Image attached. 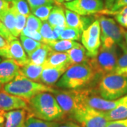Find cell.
<instances>
[{
	"instance_id": "8fae6325",
	"label": "cell",
	"mask_w": 127,
	"mask_h": 127,
	"mask_svg": "<svg viewBox=\"0 0 127 127\" xmlns=\"http://www.w3.org/2000/svg\"><path fill=\"white\" fill-rule=\"evenodd\" d=\"M18 109H28L27 100L4 91H0V110L9 112Z\"/></svg>"
},
{
	"instance_id": "1f68e13d",
	"label": "cell",
	"mask_w": 127,
	"mask_h": 127,
	"mask_svg": "<svg viewBox=\"0 0 127 127\" xmlns=\"http://www.w3.org/2000/svg\"><path fill=\"white\" fill-rule=\"evenodd\" d=\"M42 25V21L40 18L36 17L33 14H31L27 17L26 28L31 31L39 32Z\"/></svg>"
},
{
	"instance_id": "7dc6e473",
	"label": "cell",
	"mask_w": 127,
	"mask_h": 127,
	"mask_svg": "<svg viewBox=\"0 0 127 127\" xmlns=\"http://www.w3.org/2000/svg\"><path fill=\"white\" fill-rule=\"evenodd\" d=\"M19 127H25V125H24V124H22V125H21V126H20Z\"/></svg>"
},
{
	"instance_id": "ee69618b",
	"label": "cell",
	"mask_w": 127,
	"mask_h": 127,
	"mask_svg": "<svg viewBox=\"0 0 127 127\" xmlns=\"http://www.w3.org/2000/svg\"><path fill=\"white\" fill-rule=\"evenodd\" d=\"M5 112L0 110V127H4L5 123Z\"/></svg>"
},
{
	"instance_id": "d590c367",
	"label": "cell",
	"mask_w": 127,
	"mask_h": 127,
	"mask_svg": "<svg viewBox=\"0 0 127 127\" xmlns=\"http://www.w3.org/2000/svg\"><path fill=\"white\" fill-rule=\"evenodd\" d=\"M21 35L28 37H30L31 39H33L37 41V42H40L41 43H44V44L47 43V41L42 37V36L41 35L40 33V32L31 31L28 30L27 28H24L23 31L21 32Z\"/></svg>"
},
{
	"instance_id": "8d00e7d4",
	"label": "cell",
	"mask_w": 127,
	"mask_h": 127,
	"mask_svg": "<svg viewBox=\"0 0 127 127\" xmlns=\"http://www.w3.org/2000/svg\"><path fill=\"white\" fill-rule=\"evenodd\" d=\"M31 10L47 4H56L53 0H26Z\"/></svg>"
},
{
	"instance_id": "f907efd6",
	"label": "cell",
	"mask_w": 127,
	"mask_h": 127,
	"mask_svg": "<svg viewBox=\"0 0 127 127\" xmlns=\"http://www.w3.org/2000/svg\"><path fill=\"white\" fill-rule=\"evenodd\" d=\"M5 1H11V0H5Z\"/></svg>"
},
{
	"instance_id": "816d5d0a",
	"label": "cell",
	"mask_w": 127,
	"mask_h": 127,
	"mask_svg": "<svg viewBox=\"0 0 127 127\" xmlns=\"http://www.w3.org/2000/svg\"><path fill=\"white\" fill-rule=\"evenodd\" d=\"M0 62H1V59H0Z\"/></svg>"
},
{
	"instance_id": "b9f144b4",
	"label": "cell",
	"mask_w": 127,
	"mask_h": 127,
	"mask_svg": "<svg viewBox=\"0 0 127 127\" xmlns=\"http://www.w3.org/2000/svg\"><path fill=\"white\" fill-rule=\"evenodd\" d=\"M55 127H82L79 126L78 124L76 123L71 122H66L58 123L57 122V124Z\"/></svg>"
},
{
	"instance_id": "9c48e42d",
	"label": "cell",
	"mask_w": 127,
	"mask_h": 127,
	"mask_svg": "<svg viewBox=\"0 0 127 127\" xmlns=\"http://www.w3.org/2000/svg\"><path fill=\"white\" fill-rule=\"evenodd\" d=\"M64 112L70 116L73 111L83 104L81 89L80 90H57L52 93Z\"/></svg>"
},
{
	"instance_id": "7c38bea8",
	"label": "cell",
	"mask_w": 127,
	"mask_h": 127,
	"mask_svg": "<svg viewBox=\"0 0 127 127\" xmlns=\"http://www.w3.org/2000/svg\"><path fill=\"white\" fill-rule=\"evenodd\" d=\"M21 74V67L11 59L0 62V83L6 84Z\"/></svg>"
},
{
	"instance_id": "7a4b0ae2",
	"label": "cell",
	"mask_w": 127,
	"mask_h": 127,
	"mask_svg": "<svg viewBox=\"0 0 127 127\" xmlns=\"http://www.w3.org/2000/svg\"><path fill=\"white\" fill-rule=\"evenodd\" d=\"M97 76H99L87 63L73 64L66 69L56 86L68 90L84 89L94 82Z\"/></svg>"
},
{
	"instance_id": "83f0119b",
	"label": "cell",
	"mask_w": 127,
	"mask_h": 127,
	"mask_svg": "<svg viewBox=\"0 0 127 127\" xmlns=\"http://www.w3.org/2000/svg\"><path fill=\"white\" fill-rule=\"evenodd\" d=\"M11 6L16 12L28 17L31 15V9L26 0H11Z\"/></svg>"
},
{
	"instance_id": "30bf717a",
	"label": "cell",
	"mask_w": 127,
	"mask_h": 127,
	"mask_svg": "<svg viewBox=\"0 0 127 127\" xmlns=\"http://www.w3.org/2000/svg\"><path fill=\"white\" fill-rule=\"evenodd\" d=\"M64 6L81 16L99 14L104 9L103 0H73L64 3Z\"/></svg>"
},
{
	"instance_id": "ffe728a7",
	"label": "cell",
	"mask_w": 127,
	"mask_h": 127,
	"mask_svg": "<svg viewBox=\"0 0 127 127\" xmlns=\"http://www.w3.org/2000/svg\"><path fill=\"white\" fill-rule=\"evenodd\" d=\"M66 52L68 55L69 62L71 65L77 64L86 63L88 59L86 48L82 45L75 47L72 49L68 50Z\"/></svg>"
},
{
	"instance_id": "44dd1931",
	"label": "cell",
	"mask_w": 127,
	"mask_h": 127,
	"mask_svg": "<svg viewBox=\"0 0 127 127\" xmlns=\"http://www.w3.org/2000/svg\"><path fill=\"white\" fill-rule=\"evenodd\" d=\"M52 51V48L47 44L42 43L32 55L29 57L30 62L36 65H42L45 62L48 55Z\"/></svg>"
},
{
	"instance_id": "52a82bcc",
	"label": "cell",
	"mask_w": 127,
	"mask_h": 127,
	"mask_svg": "<svg viewBox=\"0 0 127 127\" xmlns=\"http://www.w3.org/2000/svg\"><path fill=\"white\" fill-rule=\"evenodd\" d=\"M69 117L82 127H106L109 122L104 112L93 109L84 104L78 107Z\"/></svg>"
},
{
	"instance_id": "8992f818",
	"label": "cell",
	"mask_w": 127,
	"mask_h": 127,
	"mask_svg": "<svg viewBox=\"0 0 127 127\" xmlns=\"http://www.w3.org/2000/svg\"><path fill=\"white\" fill-rule=\"evenodd\" d=\"M101 28V44L102 47H112L119 46L122 48L127 45L124 42L125 30L116 23L113 18L104 16L98 17Z\"/></svg>"
},
{
	"instance_id": "4fadbf2b",
	"label": "cell",
	"mask_w": 127,
	"mask_h": 127,
	"mask_svg": "<svg viewBox=\"0 0 127 127\" xmlns=\"http://www.w3.org/2000/svg\"><path fill=\"white\" fill-rule=\"evenodd\" d=\"M65 16L67 27L75 28L82 32L93 22V18L87 16H81L67 9H65Z\"/></svg>"
},
{
	"instance_id": "cb8c5ba5",
	"label": "cell",
	"mask_w": 127,
	"mask_h": 127,
	"mask_svg": "<svg viewBox=\"0 0 127 127\" xmlns=\"http://www.w3.org/2000/svg\"><path fill=\"white\" fill-rule=\"evenodd\" d=\"M1 21L14 37H18L16 31V16L14 11L11 8V6L8 10V11L4 14Z\"/></svg>"
},
{
	"instance_id": "74e56055",
	"label": "cell",
	"mask_w": 127,
	"mask_h": 127,
	"mask_svg": "<svg viewBox=\"0 0 127 127\" xmlns=\"http://www.w3.org/2000/svg\"><path fill=\"white\" fill-rule=\"evenodd\" d=\"M8 47L9 42L0 35V57L8 59Z\"/></svg>"
},
{
	"instance_id": "277c9868",
	"label": "cell",
	"mask_w": 127,
	"mask_h": 127,
	"mask_svg": "<svg viewBox=\"0 0 127 127\" xmlns=\"http://www.w3.org/2000/svg\"><path fill=\"white\" fill-rule=\"evenodd\" d=\"M93 90L105 100H117L127 95V78L115 73L104 75Z\"/></svg>"
},
{
	"instance_id": "3957f363",
	"label": "cell",
	"mask_w": 127,
	"mask_h": 127,
	"mask_svg": "<svg viewBox=\"0 0 127 127\" xmlns=\"http://www.w3.org/2000/svg\"><path fill=\"white\" fill-rule=\"evenodd\" d=\"M1 90L28 101L41 93L49 92L52 93L55 89L52 86L33 81L20 74L13 81L4 85Z\"/></svg>"
},
{
	"instance_id": "4316f807",
	"label": "cell",
	"mask_w": 127,
	"mask_h": 127,
	"mask_svg": "<svg viewBox=\"0 0 127 127\" xmlns=\"http://www.w3.org/2000/svg\"><path fill=\"white\" fill-rule=\"evenodd\" d=\"M122 49L124 53L117 60L113 73L127 78V45L124 47Z\"/></svg>"
},
{
	"instance_id": "836d02e7",
	"label": "cell",
	"mask_w": 127,
	"mask_h": 127,
	"mask_svg": "<svg viewBox=\"0 0 127 127\" xmlns=\"http://www.w3.org/2000/svg\"><path fill=\"white\" fill-rule=\"evenodd\" d=\"M14 13H15V16H16V31L17 36L18 37L21 35V32L23 31L24 28L26 27L27 17L23 16V15L18 14L17 12H16L15 11H14Z\"/></svg>"
},
{
	"instance_id": "ab89813d",
	"label": "cell",
	"mask_w": 127,
	"mask_h": 127,
	"mask_svg": "<svg viewBox=\"0 0 127 127\" xmlns=\"http://www.w3.org/2000/svg\"><path fill=\"white\" fill-rule=\"evenodd\" d=\"M11 7V1L0 0V21Z\"/></svg>"
},
{
	"instance_id": "9a60e30c",
	"label": "cell",
	"mask_w": 127,
	"mask_h": 127,
	"mask_svg": "<svg viewBox=\"0 0 127 127\" xmlns=\"http://www.w3.org/2000/svg\"><path fill=\"white\" fill-rule=\"evenodd\" d=\"M68 67V66H63L59 67L43 68L41 73L40 82L50 86L55 85Z\"/></svg>"
},
{
	"instance_id": "d4e9b609",
	"label": "cell",
	"mask_w": 127,
	"mask_h": 127,
	"mask_svg": "<svg viewBox=\"0 0 127 127\" xmlns=\"http://www.w3.org/2000/svg\"><path fill=\"white\" fill-rule=\"evenodd\" d=\"M20 40L23 49L28 57H30L32 55V53H33L42 44L40 42H37L33 39L22 35H20Z\"/></svg>"
},
{
	"instance_id": "603a6c76",
	"label": "cell",
	"mask_w": 127,
	"mask_h": 127,
	"mask_svg": "<svg viewBox=\"0 0 127 127\" xmlns=\"http://www.w3.org/2000/svg\"><path fill=\"white\" fill-rule=\"evenodd\" d=\"M52 48V50L55 52H66L68 50L72 49L75 47L80 45L81 44L77 42L68 40H59L49 41L47 44Z\"/></svg>"
},
{
	"instance_id": "f35d334b",
	"label": "cell",
	"mask_w": 127,
	"mask_h": 127,
	"mask_svg": "<svg viewBox=\"0 0 127 127\" xmlns=\"http://www.w3.org/2000/svg\"><path fill=\"white\" fill-rule=\"evenodd\" d=\"M0 35L3 37L8 42H10L14 40L15 38H16L8 31V29L5 27V26L1 21H0Z\"/></svg>"
},
{
	"instance_id": "c3c4849f",
	"label": "cell",
	"mask_w": 127,
	"mask_h": 127,
	"mask_svg": "<svg viewBox=\"0 0 127 127\" xmlns=\"http://www.w3.org/2000/svg\"><path fill=\"white\" fill-rule=\"evenodd\" d=\"M73 1V0H65L66 2H67V1Z\"/></svg>"
},
{
	"instance_id": "f1b7e54d",
	"label": "cell",
	"mask_w": 127,
	"mask_h": 127,
	"mask_svg": "<svg viewBox=\"0 0 127 127\" xmlns=\"http://www.w3.org/2000/svg\"><path fill=\"white\" fill-rule=\"evenodd\" d=\"M55 4H47L39 6L36 9L31 10V13L36 17L40 18L42 21H47L50 13Z\"/></svg>"
},
{
	"instance_id": "e0dca14e",
	"label": "cell",
	"mask_w": 127,
	"mask_h": 127,
	"mask_svg": "<svg viewBox=\"0 0 127 127\" xmlns=\"http://www.w3.org/2000/svg\"><path fill=\"white\" fill-rule=\"evenodd\" d=\"M71 65V64L69 62L68 56L66 52H55L52 50L43 64V67H59L63 66H70Z\"/></svg>"
},
{
	"instance_id": "ac0fdd59",
	"label": "cell",
	"mask_w": 127,
	"mask_h": 127,
	"mask_svg": "<svg viewBox=\"0 0 127 127\" xmlns=\"http://www.w3.org/2000/svg\"><path fill=\"white\" fill-rule=\"evenodd\" d=\"M47 22L52 27L61 26L66 28L67 26L66 23L65 9L61 5L55 4L49 16Z\"/></svg>"
},
{
	"instance_id": "d6986e66",
	"label": "cell",
	"mask_w": 127,
	"mask_h": 127,
	"mask_svg": "<svg viewBox=\"0 0 127 127\" xmlns=\"http://www.w3.org/2000/svg\"><path fill=\"white\" fill-rule=\"evenodd\" d=\"M43 68L42 65H36L30 62L21 67V75L33 81L40 82L41 73Z\"/></svg>"
},
{
	"instance_id": "e575fe53",
	"label": "cell",
	"mask_w": 127,
	"mask_h": 127,
	"mask_svg": "<svg viewBox=\"0 0 127 127\" xmlns=\"http://www.w3.org/2000/svg\"><path fill=\"white\" fill-rule=\"evenodd\" d=\"M127 6V0H116L112 5V8L108 9H104L101 11L98 14H108V15H112L114 12L118 11L119 9H122L123 7Z\"/></svg>"
},
{
	"instance_id": "7bdbcfd3",
	"label": "cell",
	"mask_w": 127,
	"mask_h": 127,
	"mask_svg": "<svg viewBox=\"0 0 127 127\" xmlns=\"http://www.w3.org/2000/svg\"><path fill=\"white\" fill-rule=\"evenodd\" d=\"M115 1L116 0H104V9L109 10L112 8Z\"/></svg>"
},
{
	"instance_id": "bcb514c9",
	"label": "cell",
	"mask_w": 127,
	"mask_h": 127,
	"mask_svg": "<svg viewBox=\"0 0 127 127\" xmlns=\"http://www.w3.org/2000/svg\"><path fill=\"white\" fill-rule=\"evenodd\" d=\"M124 40H125V43L127 45V31L125 32V35H124Z\"/></svg>"
},
{
	"instance_id": "d6a6232c",
	"label": "cell",
	"mask_w": 127,
	"mask_h": 127,
	"mask_svg": "<svg viewBox=\"0 0 127 127\" xmlns=\"http://www.w3.org/2000/svg\"><path fill=\"white\" fill-rule=\"evenodd\" d=\"M112 15L114 16L116 21L120 26L127 28V6L114 12Z\"/></svg>"
},
{
	"instance_id": "5bb4252c",
	"label": "cell",
	"mask_w": 127,
	"mask_h": 127,
	"mask_svg": "<svg viewBox=\"0 0 127 127\" xmlns=\"http://www.w3.org/2000/svg\"><path fill=\"white\" fill-rule=\"evenodd\" d=\"M8 59L14 61L20 67L30 62L21 42L17 38L9 42L8 47Z\"/></svg>"
},
{
	"instance_id": "7402d4cb",
	"label": "cell",
	"mask_w": 127,
	"mask_h": 127,
	"mask_svg": "<svg viewBox=\"0 0 127 127\" xmlns=\"http://www.w3.org/2000/svg\"><path fill=\"white\" fill-rule=\"evenodd\" d=\"M104 114L109 122L127 119V100L114 109L108 112H104Z\"/></svg>"
},
{
	"instance_id": "60d3db41",
	"label": "cell",
	"mask_w": 127,
	"mask_h": 127,
	"mask_svg": "<svg viewBox=\"0 0 127 127\" xmlns=\"http://www.w3.org/2000/svg\"><path fill=\"white\" fill-rule=\"evenodd\" d=\"M106 127H127V119L109 121Z\"/></svg>"
},
{
	"instance_id": "f546056e",
	"label": "cell",
	"mask_w": 127,
	"mask_h": 127,
	"mask_svg": "<svg viewBox=\"0 0 127 127\" xmlns=\"http://www.w3.org/2000/svg\"><path fill=\"white\" fill-rule=\"evenodd\" d=\"M39 32L42 37L47 41L46 44H47L49 41L59 40V37L55 34L53 31V27L47 21H45L42 23V27Z\"/></svg>"
},
{
	"instance_id": "2e32d148",
	"label": "cell",
	"mask_w": 127,
	"mask_h": 127,
	"mask_svg": "<svg viewBox=\"0 0 127 127\" xmlns=\"http://www.w3.org/2000/svg\"><path fill=\"white\" fill-rule=\"evenodd\" d=\"M28 115L26 109H18L5 112L4 127H19L25 123Z\"/></svg>"
},
{
	"instance_id": "6da1fadb",
	"label": "cell",
	"mask_w": 127,
	"mask_h": 127,
	"mask_svg": "<svg viewBox=\"0 0 127 127\" xmlns=\"http://www.w3.org/2000/svg\"><path fill=\"white\" fill-rule=\"evenodd\" d=\"M27 111L28 114L47 122L60 121L66 116L55 96L49 92L39 93L28 100Z\"/></svg>"
},
{
	"instance_id": "5b68a950",
	"label": "cell",
	"mask_w": 127,
	"mask_h": 127,
	"mask_svg": "<svg viewBox=\"0 0 127 127\" xmlns=\"http://www.w3.org/2000/svg\"><path fill=\"white\" fill-rule=\"evenodd\" d=\"M117 47H101L95 57H88L86 63L100 77L113 73L117 63Z\"/></svg>"
},
{
	"instance_id": "681fc988",
	"label": "cell",
	"mask_w": 127,
	"mask_h": 127,
	"mask_svg": "<svg viewBox=\"0 0 127 127\" xmlns=\"http://www.w3.org/2000/svg\"><path fill=\"white\" fill-rule=\"evenodd\" d=\"M1 87H2V86H1V83H0V89H1Z\"/></svg>"
},
{
	"instance_id": "484cf974",
	"label": "cell",
	"mask_w": 127,
	"mask_h": 127,
	"mask_svg": "<svg viewBox=\"0 0 127 127\" xmlns=\"http://www.w3.org/2000/svg\"><path fill=\"white\" fill-rule=\"evenodd\" d=\"M56 122H47L40 119L35 117L28 114L25 121V127H55Z\"/></svg>"
},
{
	"instance_id": "4dcf8cb0",
	"label": "cell",
	"mask_w": 127,
	"mask_h": 127,
	"mask_svg": "<svg viewBox=\"0 0 127 127\" xmlns=\"http://www.w3.org/2000/svg\"><path fill=\"white\" fill-rule=\"evenodd\" d=\"M82 35V32L75 28L66 27L61 33L59 40H79Z\"/></svg>"
},
{
	"instance_id": "f6af8a7d",
	"label": "cell",
	"mask_w": 127,
	"mask_h": 127,
	"mask_svg": "<svg viewBox=\"0 0 127 127\" xmlns=\"http://www.w3.org/2000/svg\"><path fill=\"white\" fill-rule=\"evenodd\" d=\"M55 2V4L57 5H62V4H63L64 1L65 0H53Z\"/></svg>"
},
{
	"instance_id": "ba28073f",
	"label": "cell",
	"mask_w": 127,
	"mask_h": 127,
	"mask_svg": "<svg viewBox=\"0 0 127 127\" xmlns=\"http://www.w3.org/2000/svg\"><path fill=\"white\" fill-rule=\"evenodd\" d=\"M101 28L98 19L82 32L81 42L88 57H95L101 45Z\"/></svg>"
}]
</instances>
